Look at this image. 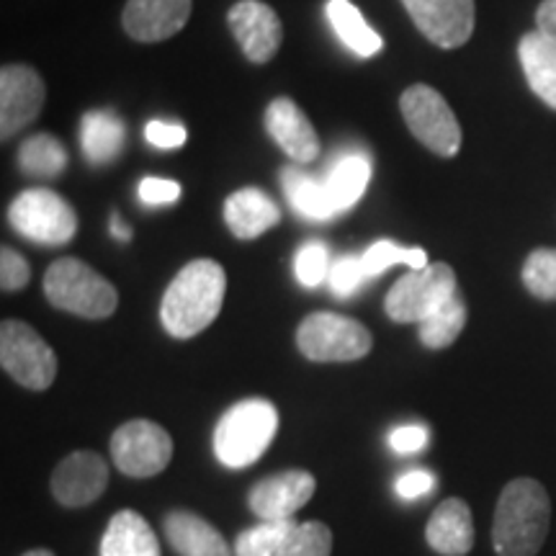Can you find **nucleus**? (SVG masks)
<instances>
[{
	"instance_id": "a878e982",
	"label": "nucleus",
	"mask_w": 556,
	"mask_h": 556,
	"mask_svg": "<svg viewBox=\"0 0 556 556\" xmlns=\"http://www.w3.org/2000/svg\"><path fill=\"white\" fill-rule=\"evenodd\" d=\"M328 18L332 31L338 34V39L358 58H374L384 50V39L377 34L371 26L366 24V18L361 16V11L351 0H330L328 3Z\"/></svg>"
},
{
	"instance_id": "ddd939ff",
	"label": "nucleus",
	"mask_w": 556,
	"mask_h": 556,
	"mask_svg": "<svg viewBox=\"0 0 556 556\" xmlns=\"http://www.w3.org/2000/svg\"><path fill=\"white\" fill-rule=\"evenodd\" d=\"M52 495L65 507L96 503L109 486V464L96 451H75L52 471Z\"/></svg>"
},
{
	"instance_id": "0eeeda50",
	"label": "nucleus",
	"mask_w": 556,
	"mask_h": 556,
	"mask_svg": "<svg viewBox=\"0 0 556 556\" xmlns=\"http://www.w3.org/2000/svg\"><path fill=\"white\" fill-rule=\"evenodd\" d=\"M9 219L18 235L39 245L60 248L78 235L75 208L50 189L18 193L9 208Z\"/></svg>"
},
{
	"instance_id": "4468645a",
	"label": "nucleus",
	"mask_w": 556,
	"mask_h": 556,
	"mask_svg": "<svg viewBox=\"0 0 556 556\" xmlns=\"http://www.w3.org/2000/svg\"><path fill=\"white\" fill-rule=\"evenodd\" d=\"M229 29L245 52V58L255 65H266L281 47V18L261 0H240L229 9Z\"/></svg>"
},
{
	"instance_id": "cd10ccee",
	"label": "nucleus",
	"mask_w": 556,
	"mask_h": 556,
	"mask_svg": "<svg viewBox=\"0 0 556 556\" xmlns=\"http://www.w3.org/2000/svg\"><path fill=\"white\" fill-rule=\"evenodd\" d=\"M464 325H467V302L456 294L446 304H441L433 315L422 319L417 336H420V343L430 348V351H441V348H448L462 336Z\"/></svg>"
},
{
	"instance_id": "dca6fc26",
	"label": "nucleus",
	"mask_w": 556,
	"mask_h": 556,
	"mask_svg": "<svg viewBox=\"0 0 556 556\" xmlns=\"http://www.w3.org/2000/svg\"><path fill=\"white\" fill-rule=\"evenodd\" d=\"M193 0H129L124 5V31L135 41H165L184 29L191 18Z\"/></svg>"
},
{
	"instance_id": "393cba45",
	"label": "nucleus",
	"mask_w": 556,
	"mask_h": 556,
	"mask_svg": "<svg viewBox=\"0 0 556 556\" xmlns=\"http://www.w3.org/2000/svg\"><path fill=\"white\" fill-rule=\"evenodd\" d=\"M283 193H287L289 204L294 206L296 214H302L304 219L312 222H325L336 217V206H332L330 193L325 189V180L309 176V173L299 170L296 165L283 168Z\"/></svg>"
},
{
	"instance_id": "6ab92c4d",
	"label": "nucleus",
	"mask_w": 556,
	"mask_h": 556,
	"mask_svg": "<svg viewBox=\"0 0 556 556\" xmlns=\"http://www.w3.org/2000/svg\"><path fill=\"white\" fill-rule=\"evenodd\" d=\"M281 219L276 201L261 189H240L225 201V222L238 240H255Z\"/></svg>"
},
{
	"instance_id": "f03ea898",
	"label": "nucleus",
	"mask_w": 556,
	"mask_h": 556,
	"mask_svg": "<svg viewBox=\"0 0 556 556\" xmlns=\"http://www.w3.org/2000/svg\"><path fill=\"white\" fill-rule=\"evenodd\" d=\"M552 500L536 479H513L500 492L492 544L497 556H536L548 536Z\"/></svg>"
},
{
	"instance_id": "473e14b6",
	"label": "nucleus",
	"mask_w": 556,
	"mask_h": 556,
	"mask_svg": "<svg viewBox=\"0 0 556 556\" xmlns=\"http://www.w3.org/2000/svg\"><path fill=\"white\" fill-rule=\"evenodd\" d=\"M294 274L299 283L307 289H315L330 276V253L323 242H307L294 258Z\"/></svg>"
},
{
	"instance_id": "6e6552de",
	"label": "nucleus",
	"mask_w": 556,
	"mask_h": 556,
	"mask_svg": "<svg viewBox=\"0 0 556 556\" xmlns=\"http://www.w3.org/2000/svg\"><path fill=\"white\" fill-rule=\"evenodd\" d=\"M456 274L448 263H430L420 270H409L389 289L384 309L394 323H417L456 296Z\"/></svg>"
},
{
	"instance_id": "79ce46f5",
	"label": "nucleus",
	"mask_w": 556,
	"mask_h": 556,
	"mask_svg": "<svg viewBox=\"0 0 556 556\" xmlns=\"http://www.w3.org/2000/svg\"><path fill=\"white\" fill-rule=\"evenodd\" d=\"M24 556H54V552H50V548H31Z\"/></svg>"
},
{
	"instance_id": "c85d7f7f",
	"label": "nucleus",
	"mask_w": 556,
	"mask_h": 556,
	"mask_svg": "<svg viewBox=\"0 0 556 556\" xmlns=\"http://www.w3.org/2000/svg\"><path fill=\"white\" fill-rule=\"evenodd\" d=\"M294 528V520H261L258 526L240 533L235 541V556H276Z\"/></svg>"
},
{
	"instance_id": "c9c22d12",
	"label": "nucleus",
	"mask_w": 556,
	"mask_h": 556,
	"mask_svg": "<svg viewBox=\"0 0 556 556\" xmlns=\"http://www.w3.org/2000/svg\"><path fill=\"white\" fill-rule=\"evenodd\" d=\"M139 201L148 206H163V204H173L180 197V184L178 180H168V178H142L139 184Z\"/></svg>"
},
{
	"instance_id": "7c9ffc66",
	"label": "nucleus",
	"mask_w": 556,
	"mask_h": 556,
	"mask_svg": "<svg viewBox=\"0 0 556 556\" xmlns=\"http://www.w3.org/2000/svg\"><path fill=\"white\" fill-rule=\"evenodd\" d=\"M523 283L536 299L556 302V248H539L523 263Z\"/></svg>"
},
{
	"instance_id": "58836bf2",
	"label": "nucleus",
	"mask_w": 556,
	"mask_h": 556,
	"mask_svg": "<svg viewBox=\"0 0 556 556\" xmlns=\"http://www.w3.org/2000/svg\"><path fill=\"white\" fill-rule=\"evenodd\" d=\"M397 495L405 497V500H415V497H422L428 495L430 490L435 486V477L430 475L426 469H415V471H407L405 477L397 479Z\"/></svg>"
},
{
	"instance_id": "2f4dec72",
	"label": "nucleus",
	"mask_w": 556,
	"mask_h": 556,
	"mask_svg": "<svg viewBox=\"0 0 556 556\" xmlns=\"http://www.w3.org/2000/svg\"><path fill=\"white\" fill-rule=\"evenodd\" d=\"M332 554V531L319 520L296 523L291 536L283 541L276 556H330Z\"/></svg>"
},
{
	"instance_id": "9d476101",
	"label": "nucleus",
	"mask_w": 556,
	"mask_h": 556,
	"mask_svg": "<svg viewBox=\"0 0 556 556\" xmlns=\"http://www.w3.org/2000/svg\"><path fill=\"white\" fill-rule=\"evenodd\" d=\"M111 458L122 475L155 477L170 464L173 438L152 420H129L111 435Z\"/></svg>"
},
{
	"instance_id": "f704fd0d",
	"label": "nucleus",
	"mask_w": 556,
	"mask_h": 556,
	"mask_svg": "<svg viewBox=\"0 0 556 556\" xmlns=\"http://www.w3.org/2000/svg\"><path fill=\"white\" fill-rule=\"evenodd\" d=\"M31 266L16 250L3 248L0 250V287L3 291H21L29 283Z\"/></svg>"
},
{
	"instance_id": "20e7f679",
	"label": "nucleus",
	"mask_w": 556,
	"mask_h": 556,
	"mask_svg": "<svg viewBox=\"0 0 556 556\" xmlns=\"http://www.w3.org/2000/svg\"><path fill=\"white\" fill-rule=\"evenodd\" d=\"M45 294L52 307L86 319H106L119 307L114 283L78 258H60L47 268Z\"/></svg>"
},
{
	"instance_id": "72a5a7b5",
	"label": "nucleus",
	"mask_w": 556,
	"mask_h": 556,
	"mask_svg": "<svg viewBox=\"0 0 556 556\" xmlns=\"http://www.w3.org/2000/svg\"><path fill=\"white\" fill-rule=\"evenodd\" d=\"M330 289L336 296H351L366 283L364 261L358 255H340L330 266Z\"/></svg>"
},
{
	"instance_id": "b1692460",
	"label": "nucleus",
	"mask_w": 556,
	"mask_h": 556,
	"mask_svg": "<svg viewBox=\"0 0 556 556\" xmlns=\"http://www.w3.org/2000/svg\"><path fill=\"white\" fill-rule=\"evenodd\" d=\"M325 180V189L330 193L332 206L338 214L353 208L364 197L368 189V180H371V160L366 152H343L332 168L328 170Z\"/></svg>"
},
{
	"instance_id": "aec40b11",
	"label": "nucleus",
	"mask_w": 556,
	"mask_h": 556,
	"mask_svg": "<svg viewBox=\"0 0 556 556\" xmlns=\"http://www.w3.org/2000/svg\"><path fill=\"white\" fill-rule=\"evenodd\" d=\"M165 536L180 556H235L225 536L197 513L176 510L165 518Z\"/></svg>"
},
{
	"instance_id": "c756f323",
	"label": "nucleus",
	"mask_w": 556,
	"mask_h": 556,
	"mask_svg": "<svg viewBox=\"0 0 556 556\" xmlns=\"http://www.w3.org/2000/svg\"><path fill=\"white\" fill-rule=\"evenodd\" d=\"M361 261H364V270L368 278L384 274V270L397 266V263H405V266H409V270H420V268L430 266L426 250L400 248L397 242H392V240L374 242V245L368 248L364 255H361Z\"/></svg>"
},
{
	"instance_id": "bb28decb",
	"label": "nucleus",
	"mask_w": 556,
	"mask_h": 556,
	"mask_svg": "<svg viewBox=\"0 0 556 556\" xmlns=\"http://www.w3.org/2000/svg\"><path fill=\"white\" fill-rule=\"evenodd\" d=\"M18 168L31 178H58L67 168V150L58 137L34 135L18 148Z\"/></svg>"
},
{
	"instance_id": "423d86ee",
	"label": "nucleus",
	"mask_w": 556,
	"mask_h": 556,
	"mask_svg": "<svg viewBox=\"0 0 556 556\" xmlns=\"http://www.w3.org/2000/svg\"><path fill=\"white\" fill-rule=\"evenodd\" d=\"M0 364L16 384L45 392L58 379V356L31 325L5 319L0 325Z\"/></svg>"
},
{
	"instance_id": "f3484780",
	"label": "nucleus",
	"mask_w": 556,
	"mask_h": 556,
	"mask_svg": "<svg viewBox=\"0 0 556 556\" xmlns=\"http://www.w3.org/2000/svg\"><path fill=\"white\" fill-rule=\"evenodd\" d=\"M266 129L294 163H312L319 155V137L312 122L291 99H276L266 109Z\"/></svg>"
},
{
	"instance_id": "4c0bfd02",
	"label": "nucleus",
	"mask_w": 556,
	"mask_h": 556,
	"mask_svg": "<svg viewBox=\"0 0 556 556\" xmlns=\"http://www.w3.org/2000/svg\"><path fill=\"white\" fill-rule=\"evenodd\" d=\"M428 446V428L426 426H402L389 433V448L397 454H415V451Z\"/></svg>"
},
{
	"instance_id": "e433bc0d",
	"label": "nucleus",
	"mask_w": 556,
	"mask_h": 556,
	"mask_svg": "<svg viewBox=\"0 0 556 556\" xmlns=\"http://www.w3.org/2000/svg\"><path fill=\"white\" fill-rule=\"evenodd\" d=\"M144 137H148V142L157 150H178L184 148L189 135H186V127H180V124L152 119L148 124V129H144Z\"/></svg>"
},
{
	"instance_id": "5701e85b",
	"label": "nucleus",
	"mask_w": 556,
	"mask_h": 556,
	"mask_svg": "<svg viewBox=\"0 0 556 556\" xmlns=\"http://www.w3.org/2000/svg\"><path fill=\"white\" fill-rule=\"evenodd\" d=\"M124 142H127V129L114 111L96 109L88 111L80 122V144L86 152L88 163L106 165L122 155Z\"/></svg>"
},
{
	"instance_id": "1a4fd4ad",
	"label": "nucleus",
	"mask_w": 556,
	"mask_h": 556,
	"mask_svg": "<svg viewBox=\"0 0 556 556\" xmlns=\"http://www.w3.org/2000/svg\"><path fill=\"white\" fill-rule=\"evenodd\" d=\"M402 116L417 142H422L430 152L441 157H454L462 148V127H458L454 111L435 88L409 86L400 99Z\"/></svg>"
},
{
	"instance_id": "412c9836",
	"label": "nucleus",
	"mask_w": 556,
	"mask_h": 556,
	"mask_svg": "<svg viewBox=\"0 0 556 556\" xmlns=\"http://www.w3.org/2000/svg\"><path fill=\"white\" fill-rule=\"evenodd\" d=\"M520 67L528 86L548 109L556 111V45L539 29L520 37L518 45Z\"/></svg>"
},
{
	"instance_id": "f257e3e1",
	"label": "nucleus",
	"mask_w": 556,
	"mask_h": 556,
	"mask_svg": "<svg viewBox=\"0 0 556 556\" xmlns=\"http://www.w3.org/2000/svg\"><path fill=\"white\" fill-rule=\"evenodd\" d=\"M225 291L227 276L217 261H191L165 291L160 304L163 328L180 340L199 336L219 317Z\"/></svg>"
},
{
	"instance_id": "ea45409f",
	"label": "nucleus",
	"mask_w": 556,
	"mask_h": 556,
	"mask_svg": "<svg viewBox=\"0 0 556 556\" xmlns=\"http://www.w3.org/2000/svg\"><path fill=\"white\" fill-rule=\"evenodd\" d=\"M539 31L556 45V0H544L536 11Z\"/></svg>"
},
{
	"instance_id": "a211bd4d",
	"label": "nucleus",
	"mask_w": 556,
	"mask_h": 556,
	"mask_svg": "<svg viewBox=\"0 0 556 556\" xmlns=\"http://www.w3.org/2000/svg\"><path fill=\"white\" fill-rule=\"evenodd\" d=\"M426 541L441 556H464L475 546V518L471 507L458 497L443 500L426 526Z\"/></svg>"
},
{
	"instance_id": "f8f14e48",
	"label": "nucleus",
	"mask_w": 556,
	"mask_h": 556,
	"mask_svg": "<svg viewBox=\"0 0 556 556\" xmlns=\"http://www.w3.org/2000/svg\"><path fill=\"white\" fill-rule=\"evenodd\" d=\"M47 88L29 65H5L0 70V137L9 142L41 114Z\"/></svg>"
},
{
	"instance_id": "9b49d317",
	"label": "nucleus",
	"mask_w": 556,
	"mask_h": 556,
	"mask_svg": "<svg viewBox=\"0 0 556 556\" xmlns=\"http://www.w3.org/2000/svg\"><path fill=\"white\" fill-rule=\"evenodd\" d=\"M409 18L428 41L456 50L475 34V0H402Z\"/></svg>"
},
{
	"instance_id": "7ed1b4c3",
	"label": "nucleus",
	"mask_w": 556,
	"mask_h": 556,
	"mask_svg": "<svg viewBox=\"0 0 556 556\" xmlns=\"http://www.w3.org/2000/svg\"><path fill=\"white\" fill-rule=\"evenodd\" d=\"M278 433V409L268 400H242L214 428V454L229 469H245L266 454Z\"/></svg>"
},
{
	"instance_id": "4be33fe9",
	"label": "nucleus",
	"mask_w": 556,
	"mask_h": 556,
	"mask_svg": "<svg viewBox=\"0 0 556 556\" xmlns=\"http://www.w3.org/2000/svg\"><path fill=\"white\" fill-rule=\"evenodd\" d=\"M101 556H160V541L137 510H119L103 533Z\"/></svg>"
},
{
	"instance_id": "2eb2a0df",
	"label": "nucleus",
	"mask_w": 556,
	"mask_h": 556,
	"mask_svg": "<svg viewBox=\"0 0 556 556\" xmlns=\"http://www.w3.org/2000/svg\"><path fill=\"white\" fill-rule=\"evenodd\" d=\"M315 490L317 479L304 469L270 475L250 490V510L261 520H291L309 503Z\"/></svg>"
},
{
	"instance_id": "a19ab883",
	"label": "nucleus",
	"mask_w": 556,
	"mask_h": 556,
	"mask_svg": "<svg viewBox=\"0 0 556 556\" xmlns=\"http://www.w3.org/2000/svg\"><path fill=\"white\" fill-rule=\"evenodd\" d=\"M111 235H114V238L122 240V242L131 240V229H129L127 222H122L119 214H114V217H111Z\"/></svg>"
},
{
	"instance_id": "39448f33",
	"label": "nucleus",
	"mask_w": 556,
	"mask_h": 556,
	"mask_svg": "<svg viewBox=\"0 0 556 556\" xmlns=\"http://www.w3.org/2000/svg\"><path fill=\"white\" fill-rule=\"evenodd\" d=\"M296 345L317 364H348L368 356L374 338L358 319L336 312H315L299 325Z\"/></svg>"
}]
</instances>
